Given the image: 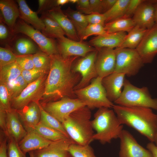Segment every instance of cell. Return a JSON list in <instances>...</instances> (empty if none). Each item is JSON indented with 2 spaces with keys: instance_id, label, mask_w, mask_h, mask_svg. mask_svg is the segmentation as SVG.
<instances>
[{
  "instance_id": "44dd1931",
  "label": "cell",
  "mask_w": 157,
  "mask_h": 157,
  "mask_svg": "<svg viewBox=\"0 0 157 157\" xmlns=\"http://www.w3.org/2000/svg\"><path fill=\"white\" fill-rule=\"evenodd\" d=\"M126 35L125 32L107 33L92 38L89 42L96 49L102 48L115 49L121 47Z\"/></svg>"
},
{
  "instance_id": "680465c9",
  "label": "cell",
  "mask_w": 157,
  "mask_h": 157,
  "mask_svg": "<svg viewBox=\"0 0 157 157\" xmlns=\"http://www.w3.org/2000/svg\"><path fill=\"white\" fill-rule=\"evenodd\" d=\"M78 0H69V2L72 3H75L77 2Z\"/></svg>"
},
{
  "instance_id": "603a6c76",
  "label": "cell",
  "mask_w": 157,
  "mask_h": 157,
  "mask_svg": "<svg viewBox=\"0 0 157 157\" xmlns=\"http://www.w3.org/2000/svg\"><path fill=\"white\" fill-rule=\"evenodd\" d=\"M17 3L13 0H0V17L12 35L17 19L19 16V6Z\"/></svg>"
},
{
  "instance_id": "60d3db41",
  "label": "cell",
  "mask_w": 157,
  "mask_h": 157,
  "mask_svg": "<svg viewBox=\"0 0 157 157\" xmlns=\"http://www.w3.org/2000/svg\"><path fill=\"white\" fill-rule=\"evenodd\" d=\"M8 138V157H27L26 154L23 152L19 147L18 143L11 137H9Z\"/></svg>"
},
{
  "instance_id": "e0dca14e",
  "label": "cell",
  "mask_w": 157,
  "mask_h": 157,
  "mask_svg": "<svg viewBox=\"0 0 157 157\" xmlns=\"http://www.w3.org/2000/svg\"><path fill=\"white\" fill-rule=\"evenodd\" d=\"M40 104L33 101L22 109L16 110L19 119L27 132L33 131L40 122L41 117Z\"/></svg>"
},
{
  "instance_id": "30bf717a",
  "label": "cell",
  "mask_w": 157,
  "mask_h": 157,
  "mask_svg": "<svg viewBox=\"0 0 157 157\" xmlns=\"http://www.w3.org/2000/svg\"><path fill=\"white\" fill-rule=\"evenodd\" d=\"M43 108L62 123L72 112L86 106L78 98L68 97L62 98L60 100L41 104Z\"/></svg>"
},
{
  "instance_id": "4316f807",
  "label": "cell",
  "mask_w": 157,
  "mask_h": 157,
  "mask_svg": "<svg viewBox=\"0 0 157 157\" xmlns=\"http://www.w3.org/2000/svg\"><path fill=\"white\" fill-rule=\"evenodd\" d=\"M135 24L132 18L122 17L105 24L104 27L107 33L131 31Z\"/></svg>"
},
{
  "instance_id": "2e32d148",
  "label": "cell",
  "mask_w": 157,
  "mask_h": 157,
  "mask_svg": "<svg viewBox=\"0 0 157 157\" xmlns=\"http://www.w3.org/2000/svg\"><path fill=\"white\" fill-rule=\"evenodd\" d=\"M73 143L75 142L70 138L52 141L44 148L28 153L33 157H71L68 148Z\"/></svg>"
},
{
  "instance_id": "9a60e30c",
  "label": "cell",
  "mask_w": 157,
  "mask_h": 157,
  "mask_svg": "<svg viewBox=\"0 0 157 157\" xmlns=\"http://www.w3.org/2000/svg\"><path fill=\"white\" fill-rule=\"evenodd\" d=\"M115 49L108 48L97 49L98 52L95 66L98 76L103 78L114 72L116 61Z\"/></svg>"
},
{
  "instance_id": "4fadbf2b",
  "label": "cell",
  "mask_w": 157,
  "mask_h": 157,
  "mask_svg": "<svg viewBox=\"0 0 157 157\" xmlns=\"http://www.w3.org/2000/svg\"><path fill=\"white\" fill-rule=\"evenodd\" d=\"M57 40L58 53L64 58L84 57L89 53L97 49L83 41H74L65 37Z\"/></svg>"
},
{
  "instance_id": "836d02e7",
  "label": "cell",
  "mask_w": 157,
  "mask_h": 157,
  "mask_svg": "<svg viewBox=\"0 0 157 157\" xmlns=\"http://www.w3.org/2000/svg\"><path fill=\"white\" fill-rule=\"evenodd\" d=\"M40 108L41 117L40 122L47 126L58 131L69 138L62 124L46 111L43 108L41 104Z\"/></svg>"
},
{
  "instance_id": "f5cc1de1",
  "label": "cell",
  "mask_w": 157,
  "mask_h": 157,
  "mask_svg": "<svg viewBox=\"0 0 157 157\" xmlns=\"http://www.w3.org/2000/svg\"><path fill=\"white\" fill-rule=\"evenodd\" d=\"M117 0H102L103 13L110 9Z\"/></svg>"
},
{
  "instance_id": "6f0895ef",
  "label": "cell",
  "mask_w": 157,
  "mask_h": 157,
  "mask_svg": "<svg viewBox=\"0 0 157 157\" xmlns=\"http://www.w3.org/2000/svg\"><path fill=\"white\" fill-rule=\"evenodd\" d=\"M154 143L157 146V114L156 115V134L155 138V140Z\"/></svg>"
},
{
  "instance_id": "b9f144b4",
  "label": "cell",
  "mask_w": 157,
  "mask_h": 157,
  "mask_svg": "<svg viewBox=\"0 0 157 157\" xmlns=\"http://www.w3.org/2000/svg\"><path fill=\"white\" fill-rule=\"evenodd\" d=\"M17 55L8 48H0V67L16 61Z\"/></svg>"
},
{
  "instance_id": "7a4b0ae2",
  "label": "cell",
  "mask_w": 157,
  "mask_h": 157,
  "mask_svg": "<svg viewBox=\"0 0 157 157\" xmlns=\"http://www.w3.org/2000/svg\"><path fill=\"white\" fill-rule=\"evenodd\" d=\"M112 108L121 123L133 128L150 141L154 142L156 115L149 108L114 105Z\"/></svg>"
},
{
  "instance_id": "8fae6325",
  "label": "cell",
  "mask_w": 157,
  "mask_h": 157,
  "mask_svg": "<svg viewBox=\"0 0 157 157\" xmlns=\"http://www.w3.org/2000/svg\"><path fill=\"white\" fill-rule=\"evenodd\" d=\"M98 52L97 49L90 52L74 62L72 70L74 72L80 74L81 78L74 87V90L87 86L91 81L98 76L95 66Z\"/></svg>"
},
{
  "instance_id": "9f6ffc18",
  "label": "cell",
  "mask_w": 157,
  "mask_h": 157,
  "mask_svg": "<svg viewBox=\"0 0 157 157\" xmlns=\"http://www.w3.org/2000/svg\"><path fill=\"white\" fill-rule=\"evenodd\" d=\"M155 23L157 24V1L155 5Z\"/></svg>"
},
{
  "instance_id": "ab89813d",
  "label": "cell",
  "mask_w": 157,
  "mask_h": 157,
  "mask_svg": "<svg viewBox=\"0 0 157 157\" xmlns=\"http://www.w3.org/2000/svg\"><path fill=\"white\" fill-rule=\"evenodd\" d=\"M107 33L104 26L100 24H89L85 29L80 41L82 42L92 35H101Z\"/></svg>"
},
{
  "instance_id": "ba28073f",
  "label": "cell",
  "mask_w": 157,
  "mask_h": 157,
  "mask_svg": "<svg viewBox=\"0 0 157 157\" xmlns=\"http://www.w3.org/2000/svg\"><path fill=\"white\" fill-rule=\"evenodd\" d=\"M19 33L31 38L37 44L41 51L49 55L59 53L57 42L53 38L46 37L40 31L20 19L16 23L13 34Z\"/></svg>"
},
{
  "instance_id": "5b68a950",
  "label": "cell",
  "mask_w": 157,
  "mask_h": 157,
  "mask_svg": "<svg viewBox=\"0 0 157 157\" xmlns=\"http://www.w3.org/2000/svg\"><path fill=\"white\" fill-rule=\"evenodd\" d=\"M114 103L122 106L142 107L157 110V98L152 97L148 88L137 87L126 79L121 96Z\"/></svg>"
},
{
  "instance_id": "91938a15",
  "label": "cell",
  "mask_w": 157,
  "mask_h": 157,
  "mask_svg": "<svg viewBox=\"0 0 157 157\" xmlns=\"http://www.w3.org/2000/svg\"><path fill=\"white\" fill-rule=\"evenodd\" d=\"M30 157H33L31 155H29Z\"/></svg>"
},
{
  "instance_id": "484cf974",
  "label": "cell",
  "mask_w": 157,
  "mask_h": 157,
  "mask_svg": "<svg viewBox=\"0 0 157 157\" xmlns=\"http://www.w3.org/2000/svg\"><path fill=\"white\" fill-rule=\"evenodd\" d=\"M45 25L42 33L46 37L57 40L65 37V34L59 24L46 12L42 14L40 17Z\"/></svg>"
},
{
  "instance_id": "cb8c5ba5",
  "label": "cell",
  "mask_w": 157,
  "mask_h": 157,
  "mask_svg": "<svg viewBox=\"0 0 157 157\" xmlns=\"http://www.w3.org/2000/svg\"><path fill=\"white\" fill-rule=\"evenodd\" d=\"M52 141L33 131L28 132L18 144L21 149L26 154L31 151L42 149L48 145Z\"/></svg>"
},
{
  "instance_id": "ee69618b",
  "label": "cell",
  "mask_w": 157,
  "mask_h": 157,
  "mask_svg": "<svg viewBox=\"0 0 157 157\" xmlns=\"http://www.w3.org/2000/svg\"><path fill=\"white\" fill-rule=\"evenodd\" d=\"M85 16L89 24H100L104 26L106 18L103 14L94 13Z\"/></svg>"
},
{
  "instance_id": "f1b7e54d",
  "label": "cell",
  "mask_w": 157,
  "mask_h": 157,
  "mask_svg": "<svg viewBox=\"0 0 157 157\" xmlns=\"http://www.w3.org/2000/svg\"><path fill=\"white\" fill-rule=\"evenodd\" d=\"M148 29L135 25L127 34L121 47L118 48L135 49Z\"/></svg>"
},
{
  "instance_id": "5bb4252c",
  "label": "cell",
  "mask_w": 157,
  "mask_h": 157,
  "mask_svg": "<svg viewBox=\"0 0 157 157\" xmlns=\"http://www.w3.org/2000/svg\"><path fill=\"white\" fill-rule=\"evenodd\" d=\"M135 49L144 64L152 62L157 54V24L148 29Z\"/></svg>"
},
{
  "instance_id": "83f0119b",
  "label": "cell",
  "mask_w": 157,
  "mask_h": 157,
  "mask_svg": "<svg viewBox=\"0 0 157 157\" xmlns=\"http://www.w3.org/2000/svg\"><path fill=\"white\" fill-rule=\"evenodd\" d=\"M63 11L74 25L80 41L85 29L89 24L85 15L69 7Z\"/></svg>"
},
{
  "instance_id": "f35d334b",
  "label": "cell",
  "mask_w": 157,
  "mask_h": 157,
  "mask_svg": "<svg viewBox=\"0 0 157 157\" xmlns=\"http://www.w3.org/2000/svg\"><path fill=\"white\" fill-rule=\"evenodd\" d=\"M49 71L34 68L28 70H22L21 75L29 84L38 79L42 76L48 74Z\"/></svg>"
},
{
  "instance_id": "11a10c76",
  "label": "cell",
  "mask_w": 157,
  "mask_h": 157,
  "mask_svg": "<svg viewBox=\"0 0 157 157\" xmlns=\"http://www.w3.org/2000/svg\"><path fill=\"white\" fill-rule=\"evenodd\" d=\"M69 2V0H56L57 6H63Z\"/></svg>"
},
{
  "instance_id": "d590c367",
  "label": "cell",
  "mask_w": 157,
  "mask_h": 157,
  "mask_svg": "<svg viewBox=\"0 0 157 157\" xmlns=\"http://www.w3.org/2000/svg\"><path fill=\"white\" fill-rule=\"evenodd\" d=\"M34 67L49 71L51 65V57L47 53L40 51L32 55Z\"/></svg>"
},
{
  "instance_id": "db71d44e",
  "label": "cell",
  "mask_w": 157,
  "mask_h": 157,
  "mask_svg": "<svg viewBox=\"0 0 157 157\" xmlns=\"http://www.w3.org/2000/svg\"><path fill=\"white\" fill-rule=\"evenodd\" d=\"M146 147L153 157H157V146L154 142H149L147 144Z\"/></svg>"
},
{
  "instance_id": "8d00e7d4",
  "label": "cell",
  "mask_w": 157,
  "mask_h": 157,
  "mask_svg": "<svg viewBox=\"0 0 157 157\" xmlns=\"http://www.w3.org/2000/svg\"><path fill=\"white\" fill-rule=\"evenodd\" d=\"M28 84L21 75L8 84L12 99L18 96Z\"/></svg>"
},
{
  "instance_id": "7c38bea8",
  "label": "cell",
  "mask_w": 157,
  "mask_h": 157,
  "mask_svg": "<svg viewBox=\"0 0 157 157\" xmlns=\"http://www.w3.org/2000/svg\"><path fill=\"white\" fill-rule=\"evenodd\" d=\"M119 138V157H153L150 151L139 144L128 131L123 129Z\"/></svg>"
},
{
  "instance_id": "52a82bcc",
  "label": "cell",
  "mask_w": 157,
  "mask_h": 157,
  "mask_svg": "<svg viewBox=\"0 0 157 157\" xmlns=\"http://www.w3.org/2000/svg\"><path fill=\"white\" fill-rule=\"evenodd\" d=\"M115 49L116 61L114 72L128 76L136 75L144 64L136 50L127 48Z\"/></svg>"
},
{
  "instance_id": "7dc6e473",
  "label": "cell",
  "mask_w": 157,
  "mask_h": 157,
  "mask_svg": "<svg viewBox=\"0 0 157 157\" xmlns=\"http://www.w3.org/2000/svg\"><path fill=\"white\" fill-rule=\"evenodd\" d=\"M7 136L1 131L0 133V157H8Z\"/></svg>"
},
{
  "instance_id": "e575fe53",
  "label": "cell",
  "mask_w": 157,
  "mask_h": 157,
  "mask_svg": "<svg viewBox=\"0 0 157 157\" xmlns=\"http://www.w3.org/2000/svg\"><path fill=\"white\" fill-rule=\"evenodd\" d=\"M68 151L71 157H96L90 144L81 145L73 143L69 146Z\"/></svg>"
},
{
  "instance_id": "f546056e",
  "label": "cell",
  "mask_w": 157,
  "mask_h": 157,
  "mask_svg": "<svg viewBox=\"0 0 157 157\" xmlns=\"http://www.w3.org/2000/svg\"><path fill=\"white\" fill-rule=\"evenodd\" d=\"M22 71L16 62L0 67V83L8 85L21 75Z\"/></svg>"
},
{
  "instance_id": "ac0fdd59",
  "label": "cell",
  "mask_w": 157,
  "mask_h": 157,
  "mask_svg": "<svg viewBox=\"0 0 157 157\" xmlns=\"http://www.w3.org/2000/svg\"><path fill=\"white\" fill-rule=\"evenodd\" d=\"M156 1H144L138 7L132 19L135 25L149 29L155 24V5Z\"/></svg>"
},
{
  "instance_id": "277c9868",
  "label": "cell",
  "mask_w": 157,
  "mask_h": 157,
  "mask_svg": "<svg viewBox=\"0 0 157 157\" xmlns=\"http://www.w3.org/2000/svg\"><path fill=\"white\" fill-rule=\"evenodd\" d=\"M92 123L96 132L93 139L98 140L102 144L110 143L113 139L119 138L123 129V125L113 109L108 108H98L94 114Z\"/></svg>"
},
{
  "instance_id": "9c48e42d",
  "label": "cell",
  "mask_w": 157,
  "mask_h": 157,
  "mask_svg": "<svg viewBox=\"0 0 157 157\" xmlns=\"http://www.w3.org/2000/svg\"><path fill=\"white\" fill-rule=\"evenodd\" d=\"M47 75H43L28 84L18 96L12 99L11 108L20 110L32 102H39L44 95Z\"/></svg>"
},
{
  "instance_id": "681fc988",
  "label": "cell",
  "mask_w": 157,
  "mask_h": 157,
  "mask_svg": "<svg viewBox=\"0 0 157 157\" xmlns=\"http://www.w3.org/2000/svg\"><path fill=\"white\" fill-rule=\"evenodd\" d=\"M90 14H103L102 0H89Z\"/></svg>"
},
{
  "instance_id": "74e56055",
  "label": "cell",
  "mask_w": 157,
  "mask_h": 157,
  "mask_svg": "<svg viewBox=\"0 0 157 157\" xmlns=\"http://www.w3.org/2000/svg\"><path fill=\"white\" fill-rule=\"evenodd\" d=\"M12 99L8 85L0 83V107L6 111L10 110Z\"/></svg>"
},
{
  "instance_id": "d6986e66",
  "label": "cell",
  "mask_w": 157,
  "mask_h": 157,
  "mask_svg": "<svg viewBox=\"0 0 157 157\" xmlns=\"http://www.w3.org/2000/svg\"><path fill=\"white\" fill-rule=\"evenodd\" d=\"M125 75L114 72L103 78L102 83L109 100L113 102L116 101L122 94Z\"/></svg>"
},
{
  "instance_id": "7bdbcfd3",
  "label": "cell",
  "mask_w": 157,
  "mask_h": 157,
  "mask_svg": "<svg viewBox=\"0 0 157 157\" xmlns=\"http://www.w3.org/2000/svg\"><path fill=\"white\" fill-rule=\"evenodd\" d=\"M32 55H17L16 62L22 70H28L34 68Z\"/></svg>"
},
{
  "instance_id": "8992f818",
  "label": "cell",
  "mask_w": 157,
  "mask_h": 157,
  "mask_svg": "<svg viewBox=\"0 0 157 157\" xmlns=\"http://www.w3.org/2000/svg\"><path fill=\"white\" fill-rule=\"evenodd\" d=\"M103 78L98 76L87 86L74 90L77 98L90 109L106 107L112 108L114 104L108 99L102 83Z\"/></svg>"
},
{
  "instance_id": "f6af8a7d",
  "label": "cell",
  "mask_w": 157,
  "mask_h": 157,
  "mask_svg": "<svg viewBox=\"0 0 157 157\" xmlns=\"http://www.w3.org/2000/svg\"><path fill=\"white\" fill-rule=\"evenodd\" d=\"M38 7L36 12L38 14H41L47 12L52 8L57 6L56 1L39 0L38 1Z\"/></svg>"
},
{
  "instance_id": "4dcf8cb0",
  "label": "cell",
  "mask_w": 157,
  "mask_h": 157,
  "mask_svg": "<svg viewBox=\"0 0 157 157\" xmlns=\"http://www.w3.org/2000/svg\"><path fill=\"white\" fill-rule=\"evenodd\" d=\"M130 0H117L109 10L103 13L106 23L123 17L125 14Z\"/></svg>"
},
{
  "instance_id": "f907efd6",
  "label": "cell",
  "mask_w": 157,
  "mask_h": 157,
  "mask_svg": "<svg viewBox=\"0 0 157 157\" xmlns=\"http://www.w3.org/2000/svg\"><path fill=\"white\" fill-rule=\"evenodd\" d=\"M7 114L6 110L0 107V130L2 131L7 137L6 129Z\"/></svg>"
},
{
  "instance_id": "d6a6232c",
  "label": "cell",
  "mask_w": 157,
  "mask_h": 157,
  "mask_svg": "<svg viewBox=\"0 0 157 157\" xmlns=\"http://www.w3.org/2000/svg\"><path fill=\"white\" fill-rule=\"evenodd\" d=\"M14 46L18 55L33 54L40 51L32 41L26 38L17 39Z\"/></svg>"
},
{
  "instance_id": "6da1fadb",
  "label": "cell",
  "mask_w": 157,
  "mask_h": 157,
  "mask_svg": "<svg viewBox=\"0 0 157 157\" xmlns=\"http://www.w3.org/2000/svg\"><path fill=\"white\" fill-rule=\"evenodd\" d=\"M51 65L45 85L41 104L64 97L76 98L74 88L80 82V74L72 70L73 65L78 57L64 58L58 53L50 56Z\"/></svg>"
},
{
  "instance_id": "816d5d0a",
  "label": "cell",
  "mask_w": 157,
  "mask_h": 157,
  "mask_svg": "<svg viewBox=\"0 0 157 157\" xmlns=\"http://www.w3.org/2000/svg\"><path fill=\"white\" fill-rule=\"evenodd\" d=\"M6 24L1 18L0 20V39L1 41L6 40L8 37L9 31Z\"/></svg>"
},
{
  "instance_id": "c3c4849f",
  "label": "cell",
  "mask_w": 157,
  "mask_h": 157,
  "mask_svg": "<svg viewBox=\"0 0 157 157\" xmlns=\"http://www.w3.org/2000/svg\"><path fill=\"white\" fill-rule=\"evenodd\" d=\"M76 7L77 10L82 13L90 14L89 0H78Z\"/></svg>"
},
{
  "instance_id": "7402d4cb",
  "label": "cell",
  "mask_w": 157,
  "mask_h": 157,
  "mask_svg": "<svg viewBox=\"0 0 157 157\" xmlns=\"http://www.w3.org/2000/svg\"><path fill=\"white\" fill-rule=\"evenodd\" d=\"M6 111L7 137H12L19 143L26 135L27 132L15 110L11 108Z\"/></svg>"
},
{
  "instance_id": "bcb514c9",
  "label": "cell",
  "mask_w": 157,
  "mask_h": 157,
  "mask_svg": "<svg viewBox=\"0 0 157 157\" xmlns=\"http://www.w3.org/2000/svg\"><path fill=\"white\" fill-rule=\"evenodd\" d=\"M144 1L143 0H130L125 14L123 17L131 18L139 6Z\"/></svg>"
},
{
  "instance_id": "ffe728a7",
  "label": "cell",
  "mask_w": 157,
  "mask_h": 157,
  "mask_svg": "<svg viewBox=\"0 0 157 157\" xmlns=\"http://www.w3.org/2000/svg\"><path fill=\"white\" fill-rule=\"evenodd\" d=\"M47 12L59 24L68 38L76 41H80L74 25L62 10L60 6L53 7Z\"/></svg>"
},
{
  "instance_id": "3957f363",
  "label": "cell",
  "mask_w": 157,
  "mask_h": 157,
  "mask_svg": "<svg viewBox=\"0 0 157 157\" xmlns=\"http://www.w3.org/2000/svg\"><path fill=\"white\" fill-rule=\"evenodd\" d=\"M90 109L87 106L72 113L62 123L69 137L76 143L90 144L94 135Z\"/></svg>"
},
{
  "instance_id": "d4e9b609",
  "label": "cell",
  "mask_w": 157,
  "mask_h": 157,
  "mask_svg": "<svg viewBox=\"0 0 157 157\" xmlns=\"http://www.w3.org/2000/svg\"><path fill=\"white\" fill-rule=\"evenodd\" d=\"M19 8L20 19L31 24L35 28L42 31L45 28L44 23L38 16V13L29 7L24 0H17Z\"/></svg>"
},
{
  "instance_id": "1f68e13d",
  "label": "cell",
  "mask_w": 157,
  "mask_h": 157,
  "mask_svg": "<svg viewBox=\"0 0 157 157\" xmlns=\"http://www.w3.org/2000/svg\"><path fill=\"white\" fill-rule=\"evenodd\" d=\"M33 131L44 138L51 141L70 138L58 131L47 126L40 122L35 127Z\"/></svg>"
}]
</instances>
